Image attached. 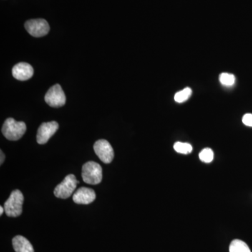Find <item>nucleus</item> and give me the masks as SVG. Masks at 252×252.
<instances>
[{
  "label": "nucleus",
  "mask_w": 252,
  "mask_h": 252,
  "mask_svg": "<svg viewBox=\"0 0 252 252\" xmlns=\"http://www.w3.org/2000/svg\"><path fill=\"white\" fill-rule=\"evenodd\" d=\"M26 124L23 122H16L13 118H9L3 124L1 132L7 140L16 141L20 140L26 133Z\"/></svg>",
  "instance_id": "f257e3e1"
},
{
  "label": "nucleus",
  "mask_w": 252,
  "mask_h": 252,
  "mask_svg": "<svg viewBox=\"0 0 252 252\" xmlns=\"http://www.w3.org/2000/svg\"><path fill=\"white\" fill-rule=\"evenodd\" d=\"M24 196L19 190H13L9 198L5 202V213L9 217H17L22 214Z\"/></svg>",
  "instance_id": "f03ea898"
},
{
  "label": "nucleus",
  "mask_w": 252,
  "mask_h": 252,
  "mask_svg": "<svg viewBox=\"0 0 252 252\" xmlns=\"http://www.w3.org/2000/svg\"><path fill=\"white\" fill-rule=\"evenodd\" d=\"M83 180L88 185H97L102 180V169L97 162H86L82 167Z\"/></svg>",
  "instance_id": "7ed1b4c3"
},
{
  "label": "nucleus",
  "mask_w": 252,
  "mask_h": 252,
  "mask_svg": "<svg viewBox=\"0 0 252 252\" xmlns=\"http://www.w3.org/2000/svg\"><path fill=\"white\" fill-rule=\"evenodd\" d=\"M79 183L74 175H67L64 180L54 189V195L57 198L66 199L69 198L74 193L77 185Z\"/></svg>",
  "instance_id": "20e7f679"
},
{
  "label": "nucleus",
  "mask_w": 252,
  "mask_h": 252,
  "mask_svg": "<svg viewBox=\"0 0 252 252\" xmlns=\"http://www.w3.org/2000/svg\"><path fill=\"white\" fill-rule=\"evenodd\" d=\"M45 102L51 107H61L64 105L66 97L61 85L56 84L50 88L44 97Z\"/></svg>",
  "instance_id": "39448f33"
},
{
  "label": "nucleus",
  "mask_w": 252,
  "mask_h": 252,
  "mask_svg": "<svg viewBox=\"0 0 252 252\" xmlns=\"http://www.w3.org/2000/svg\"><path fill=\"white\" fill-rule=\"evenodd\" d=\"M25 28L31 35L34 37H41L49 32V23L44 19L29 20L25 23Z\"/></svg>",
  "instance_id": "423d86ee"
},
{
  "label": "nucleus",
  "mask_w": 252,
  "mask_h": 252,
  "mask_svg": "<svg viewBox=\"0 0 252 252\" xmlns=\"http://www.w3.org/2000/svg\"><path fill=\"white\" fill-rule=\"evenodd\" d=\"M94 151L96 155L104 163H110L114 157V149L108 141L97 140L94 144Z\"/></svg>",
  "instance_id": "0eeeda50"
},
{
  "label": "nucleus",
  "mask_w": 252,
  "mask_h": 252,
  "mask_svg": "<svg viewBox=\"0 0 252 252\" xmlns=\"http://www.w3.org/2000/svg\"><path fill=\"white\" fill-rule=\"evenodd\" d=\"M59 125L56 122L43 123L39 126L36 134V141L39 144H44L50 140L59 129Z\"/></svg>",
  "instance_id": "6e6552de"
},
{
  "label": "nucleus",
  "mask_w": 252,
  "mask_h": 252,
  "mask_svg": "<svg viewBox=\"0 0 252 252\" xmlns=\"http://www.w3.org/2000/svg\"><path fill=\"white\" fill-rule=\"evenodd\" d=\"M96 194L94 190L86 187H81L78 189L73 195L74 203L79 205H88L93 203L95 200Z\"/></svg>",
  "instance_id": "1a4fd4ad"
},
{
  "label": "nucleus",
  "mask_w": 252,
  "mask_h": 252,
  "mask_svg": "<svg viewBox=\"0 0 252 252\" xmlns=\"http://www.w3.org/2000/svg\"><path fill=\"white\" fill-rule=\"evenodd\" d=\"M34 74V69L27 63H19L12 69L13 77L19 81L31 79Z\"/></svg>",
  "instance_id": "9d476101"
},
{
  "label": "nucleus",
  "mask_w": 252,
  "mask_h": 252,
  "mask_svg": "<svg viewBox=\"0 0 252 252\" xmlns=\"http://www.w3.org/2000/svg\"><path fill=\"white\" fill-rule=\"evenodd\" d=\"M13 248L16 252H34L32 245L28 239L21 235L14 237L12 240Z\"/></svg>",
  "instance_id": "9b49d317"
},
{
  "label": "nucleus",
  "mask_w": 252,
  "mask_h": 252,
  "mask_svg": "<svg viewBox=\"0 0 252 252\" xmlns=\"http://www.w3.org/2000/svg\"><path fill=\"white\" fill-rule=\"evenodd\" d=\"M229 252H251V250L243 240H234L230 243Z\"/></svg>",
  "instance_id": "f8f14e48"
},
{
  "label": "nucleus",
  "mask_w": 252,
  "mask_h": 252,
  "mask_svg": "<svg viewBox=\"0 0 252 252\" xmlns=\"http://www.w3.org/2000/svg\"><path fill=\"white\" fill-rule=\"evenodd\" d=\"M192 90L190 88L187 87L184 89L183 90L179 91L177 94H175V102H178V103H182L185 102L187 99H189V97L191 96Z\"/></svg>",
  "instance_id": "ddd939ff"
},
{
  "label": "nucleus",
  "mask_w": 252,
  "mask_h": 252,
  "mask_svg": "<svg viewBox=\"0 0 252 252\" xmlns=\"http://www.w3.org/2000/svg\"><path fill=\"white\" fill-rule=\"evenodd\" d=\"M174 149L175 152L179 154H190L193 151V147L190 144L187 142H177L174 144Z\"/></svg>",
  "instance_id": "4468645a"
},
{
  "label": "nucleus",
  "mask_w": 252,
  "mask_h": 252,
  "mask_svg": "<svg viewBox=\"0 0 252 252\" xmlns=\"http://www.w3.org/2000/svg\"><path fill=\"white\" fill-rule=\"evenodd\" d=\"M220 84L222 85L230 87L234 85L235 82V77L233 74L230 73H221L219 77Z\"/></svg>",
  "instance_id": "2eb2a0df"
},
{
  "label": "nucleus",
  "mask_w": 252,
  "mask_h": 252,
  "mask_svg": "<svg viewBox=\"0 0 252 252\" xmlns=\"http://www.w3.org/2000/svg\"><path fill=\"white\" fill-rule=\"evenodd\" d=\"M199 158L202 162H206V163L211 162L214 159L213 151L210 148L203 149L201 152L199 154Z\"/></svg>",
  "instance_id": "dca6fc26"
},
{
  "label": "nucleus",
  "mask_w": 252,
  "mask_h": 252,
  "mask_svg": "<svg viewBox=\"0 0 252 252\" xmlns=\"http://www.w3.org/2000/svg\"><path fill=\"white\" fill-rule=\"evenodd\" d=\"M243 123L248 127H252V114H246L243 116Z\"/></svg>",
  "instance_id": "f3484780"
},
{
  "label": "nucleus",
  "mask_w": 252,
  "mask_h": 252,
  "mask_svg": "<svg viewBox=\"0 0 252 252\" xmlns=\"http://www.w3.org/2000/svg\"><path fill=\"white\" fill-rule=\"evenodd\" d=\"M0 154H1V160H0V165H2L3 162L4 161L5 156L4 153H3L2 151H1L0 152Z\"/></svg>",
  "instance_id": "a211bd4d"
},
{
  "label": "nucleus",
  "mask_w": 252,
  "mask_h": 252,
  "mask_svg": "<svg viewBox=\"0 0 252 252\" xmlns=\"http://www.w3.org/2000/svg\"><path fill=\"white\" fill-rule=\"evenodd\" d=\"M4 212H5L4 207L2 206H0V215L1 216Z\"/></svg>",
  "instance_id": "6ab92c4d"
}]
</instances>
